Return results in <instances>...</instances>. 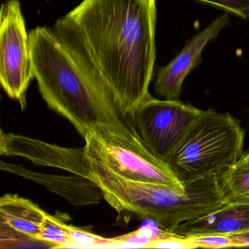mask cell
Masks as SVG:
<instances>
[{"label": "cell", "mask_w": 249, "mask_h": 249, "mask_svg": "<svg viewBox=\"0 0 249 249\" xmlns=\"http://www.w3.org/2000/svg\"><path fill=\"white\" fill-rule=\"evenodd\" d=\"M156 0H83L53 31L88 78L132 117L151 96Z\"/></svg>", "instance_id": "obj_1"}, {"label": "cell", "mask_w": 249, "mask_h": 249, "mask_svg": "<svg viewBox=\"0 0 249 249\" xmlns=\"http://www.w3.org/2000/svg\"><path fill=\"white\" fill-rule=\"evenodd\" d=\"M29 38L35 78L49 108L69 121L83 138L94 128L107 126L141 139L134 124L83 72L53 30L36 27Z\"/></svg>", "instance_id": "obj_2"}, {"label": "cell", "mask_w": 249, "mask_h": 249, "mask_svg": "<svg viewBox=\"0 0 249 249\" xmlns=\"http://www.w3.org/2000/svg\"><path fill=\"white\" fill-rule=\"evenodd\" d=\"M89 178L101 189L104 199L121 213H132L169 230L221 208L225 204L218 178L197 179L183 189L124 178L90 162Z\"/></svg>", "instance_id": "obj_3"}, {"label": "cell", "mask_w": 249, "mask_h": 249, "mask_svg": "<svg viewBox=\"0 0 249 249\" xmlns=\"http://www.w3.org/2000/svg\"><path fill=\"white\" fill-rule=\"evenodd\" d=\"M245 132L230 113L202 110L169 162L184 184L197 179L220 178L243 155Z\"/></svg>", "instance_id": "obj_4"}, {"label": "cell", "mask_w": 249, "mask_h": 249, "mask_svg": "<svg viewBox=\"0 0 249 249\" xmlns=\"http://www.w3.org/2000/svg\"><path fill=\"white\" fill-rule=\"evenodd\" d=\"M84 138L90 162L128 180L185 187L170 166L150 152L141 139L107 126L94 128Z\"/></svg>", "instance_id": "obj_5"}, {"label": "cell", "mask_w": 249, "mask_h": 249, "mask_svg": "<svg viewBox=\"0 0 249 249\" xmlns=\"http://www.w3.org/2000/svg\"><path fill=\"white\" fill-rule=\"evenodd\" d=\"M202 110L178 100L150 96L134 112L133 124L145 146L169 164L173 154Z\"/></svg>", "instance_id": "obj_6"}, {"label": "cell", "mask_w": 249, "mask_h": 249, "mask_svg": "<svg viewBox=\"0 0 249 249\" xmlns=\"http://www.w3.org/2000/svg\"><path fill=\"white\" fill-rule=\"evenodd\" d=\"M35 78L29 33L18 0L0 10V83L8 97L27 106V89Z\"/></svg>", "instance_id": "obj_7"}, {"label": "cell", "mask_w": 249, "mask_h": 249, "mask_svg": "<svg viewBox=\"0 0 249 249\" xmlns=\"http://www.w3.org/2000/svg\"><path fill=\"white\" fill-rule=\"evenodd\" d=\"M0 154L24 157L34 164L66 170L89 178L91 164L84 147L65 148L17 134L0 132Z\"/></svg>", "instance_id": "obj_8"}, {"label": "cell", "mask_w": 249, "mask_h": 249, "mask_svg": "<svg viewBox=\"0 0 249 249\" xmlns=\"http://www.w3.org/2000/svg\"><path fill=\"white\" fill-rule=\"evenodd\" d=\"M230 23L228 14L217 17L205 30L186 43L183 50L157 73L154 89L164 100H178L182 85L191 71L202 62V53L211 40Z\"/></svg>", "instance_id": "obj_9"}, {"label": "cell", "mask_w": 249, "mask_h": 249, "mask_svg": "<svg viewBox=\"0 0 249 249\" xmlns=\"http://www.w3.org/2000/svg\"><path fill=\"white\" fill-rule=\"evenodd\" d=\"M0 169L44 186L47 190L66 199L75 206L97 204L104 199L98 185L89 178L80 175L71 176L38 173L21 164L1 161Z\"/></svg>", "instance_id": "obj_10"}, {"label": "cell", "mask_w": 249, "mask_h": 249, "mask_svg": "<svg viewBox=\"0 0 249 249\" xmlns=\"http://www.w3.org/2000/svg\"><path fill=\"white\" fill-rule=\"evenodd\" d=\"M169 231L186 237L249 232V202H227L205 216L182 223Z\"/></svg>", "instance_id": "obj_11"}, {"label": "cell", "mask_w": 249, "mask_h": 249, "mask_svg": "<svg viewBox=\"0 0 249 249\" xmlns=\"http://www.w3.org/2000/svg\"><path fill=\"white\" fill-rule=\"evenodd\" d=\"M46 213L37 204L15 194H6L0 199L1 224L31 240L38 241Z\"/></svg>", "instance_id": "obj_12"}, {"label": "cell", "mask_w": 249, "mask_h": 249, "mask_svg": "<svg viewBox=\"0 0 249 249\" xmlns=\"http://www.w3.org/2000/svg\"><path fill=\"white\" fill-rule=\"evenodd\" d=\"M219 179L227 202H249V164L239 160Z\"/></svg>", "instance_id": "obj_13"}, {"label": "cell", "mask_w": 249, "mask_h": 249, "mask_svg": "<svg viewBox=\"0 0 249 249\" xmlns=\"http://www.w3.org/2000/svg\"><path fill=\"white\" fill-rule=\"evenodd\" d=\"M38 241L49 243L54 249H66L72 246L70 225L61 214L46 213L40 230Z\"/></svg>", "instance_id": "obj_14"}, {"label": "cell", "mask_w": 249, "mask_h": 249, "mask_svg": "<svg viewBox=\"0 0 249 249\" xmlns=\"http://www.w3.org/2000/svg\"><path fill=\"white\" fill-rule=\"evenodd\" d=\"M72 246L71 248H108L110 237H104L88 230L70 225Z\"/></svg>", "instance_id": "obj_15"}, {"label": "cell", "mask_w": 249, "mask_h": 249, "mask_svg": "<svg viewBox=\"0 0 249 249\" xmlns=\"http://www.w3.org/2000/svg\"><path fill=\"white\" fill-rule=\"evenodd\" d=\"M194 245L197 248L205 249H224V248H237L234 239L224 234H203V235L190 236Z\"/></svg>", "instance_id": "obj_16"}, {"label": "cell", "mask_w": 249, "mask_h": 249, "mask_svg": "<svg viewBox=\"0 0 249 249\" xmlns=\"http://www.w3.org/2000/svg\"><path fill=\"white\" fill-rule=\"evenodd\" d=\"M208 4L234 14L245 20L249 19V0H194Z\"/></svg>", "instance_id": "obj_17"}, {"label": "cell", "mask_w": 249, "mask_h": 249, "mask_svg": "<svg viewBox=\"0 0 249 249\" xmlns=\"http://www.w3.org/2000/svg\"><path fill=\"white\" fill-rule=\"evenodd\" d=\"M146 249H196L190 239L165 230L162 237L150 243Z\"/></svg>", "instance_id": "obj_18"}, {"label": "cell", "mask_w": 249, "mask_h": 249, "mask_svg": "<svg viewBox=\"0 0 249 249\" xmlns=\"http://www.w3.org/2000/svg\"><path fill=\"white\" fill-rule=\"evenodd\" d=\"M235 241L237 248L249 247V232L231 235Z\"/></svg>", "instance_id": "obj_19"}, {"label": "cell", "mask_w": 249, "mask_h": 249, "mask_svg": "<svg viewBox=\"0 0 249 249\" xmlns=\"http://www.w3.org/2000/svg\"><path fill=\"white\" fill-rule=\"evenodd\" d=\"M239 160H240V161H243V162L248 163V164H249V151H248L246 154H243L241 158Z\"/></svg>", "instance_id": "obj_20"}]
</instances>
